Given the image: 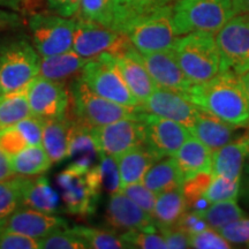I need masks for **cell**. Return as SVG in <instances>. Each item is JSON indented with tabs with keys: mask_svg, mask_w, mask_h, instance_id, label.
<instances>
[{
	"mask_svg": "<svg viewBox=\"0 0 249 249\" xmlns=\"http://www.w3.org/2000/svg\"><path fill=\"white\" fill-rule=\"evenodd\" d=\"M181 96L200 110L236 127L249 123L247 96L240 77L231 71L218 73L204 82L193 83Z\"/></svg>",
	"mask_w": 249,
	"mask_h": 249,
	"instance_id": "1",
	"label": "cell"
},
{
	"mask_svg": "<svg viewBox=\"0 0 249 249\" xmlns=\"http://www.w3.org/2000/svg\"><path fill=\"white\" fill-rule=\"evenodd\" d=\"M172 51L185 75L193 83L213 79L219 73V53L213 34L191 33L178 36Z\"/></svg>",
	"mask_w": 249,
	"mask_h": 249,
	"instance_id": "2",
	"label": "cell"
},
{
	"mask_svg": "<svg viewBox=\"0 0 249 249\" xmlns=\"http://www.w3.org/2000/svg\"><path fill=\"white\" fill-rule=\"evenodd\" d=\"M68 90L73 104L74 119L91 128L121 119H141V107H124L102 97L93 92L80 75L71 81Z\"/></svg>",
	"mask_w": 249,
	"mask_h": 249,
	"instance_id": "3",
	"label": "cell"
},
{
	"mask_svg": "<svg viewBox=\"0 0 249 249\" xmlns=\"http://www.w3.org/2000/svg\"><path fill=\"white\" fill-rule=\"evenodd\" d=\"M233 17L231 0H176L172 5L177 36L191 33L214 35Z\"/></svg>",
	"mask_w": 249,
	"mask_h": 249,
	"instance_id": "4",
	"label": "cell"
},
{
	"mask_svg": "<svg viewBox=\"0 0 249 249\" xmlns=\"http://www.w3.org/2000/svg\"><path fill=\"white\" fill-rule=\"evenodd\" d=\"M172 5L140 15L124 23L119 31L128 37L132 45L141 54L172 49L178 37L174 31Z\"/></svg>",
	"mask_w": 249,
	"mask_h": 249,
	"instance_id": "5",
	"label": "cell"
},
{
	"mask_svg": "<svg viewBox=\"0 0 249 249\" xmlns=\"http://www.w3.org/2000/svg\"><path fill=\"white\" fill-rule=\"evenodd\" d=\"M57 183L66 213L79 216L95 213L103 192L95 166L86 167L73 161L58 174Z\"/></svg>",
	"mask_w": 249,
	"mask_h": 249,
	"instance_id": "6",
	"label": "cell"
},
{
	"mask_svg": "<svg viewBox=\"0 0 249 249\" xmlns=\"http://www.w3.org/2000/svg\"><path fill=\"white\" fill-rule=\"evenodd\" d=\"M40 55L23 37L0 43V90L1 93L29 86L39 74Z\"/></svg>",
	"mask_w": 249,
	"mask_h": 249,
	"instance_id": "7",
	"label": "cell"
},
{
	"mask_svg": "<svg viewBox=\"0 0 249 249\" xmlns=\"http://www.w3.org/2000/svg\"><path fill=\"white\" fill-rule=\"evenodd\" d=\"M75 18L58 14L35 13L30 15L28 26L31 44L40 57H48L73 50Z\"/></svg>",
	"mask_w": 249,
	"mask_h": 249,
	"instance_id": "8",
	"label": "cell"
},
{
	"mask_svg": "<svg viewBox=\"0 0 249 249\" xmlns=\"http://www.w3.org/2000/svg\"><path fill=\"white\" fill-rule=\"evenodd\" d=\"M80 76L93 92L102 97L124 107H139V101L124 82L111 54L105 53L89 60Z\"/></svg>",
	"mask_w": 249,
	"mask_h": 249,
	"instance_id": "9",
	"label": "cell"
},
{
	"mask_svg": "<svg viewBox=\"0 0 249 249\" xmlns=\"http://www.w3.org/2000/svg\"><path fill=\"white\" fill-rule=\"evenodd\" d=\"M219 73L231 71L238 76L249 70V15H234L216 33Z\"/></svg>",
	"mask_w": 249,
	"mask_h": 249,
	"instance_id": "10",
	"label": "cell"
},
{
	"mask_svg": "<svg viewBox=\"0 0 249 249\" xmlns=\"http://www.w3.org/2000/svg\"><path fill=\"white\" fill-rule=\"evenodd\" d=\"M75 21L73 51L81 57L91 60L105 53L119 55L133 48L128 37L120 31L77 17Z\"/></svg>",
	"mask_w": 249,
	"mask_h": 249,
	"instance_id": "11",
	"label": "cell"
},
{
	"mask_svg": "<svg viewBox=\"0 0 249 249\" xmlns=\"http://www.w3.org/2000/svg\"><path fill=\"white\" fill-rule=\"evenodd\" d=\"M91 134L99 154L117 158L144 143L145 127L141 119H121L92 127Z\"/></svg>",
	"mask_w": 249,
	"mask_h": 249,
	"instance_id": "12",
	"label": "cell"
},
{
	"mask_svg": "<svg viewBox=\"0 0 249 249\" xmlns=\"http://www.w3.org/2000/svg\"><path fill=\"white\" fill-rule=\"evenodd\" d=\"M31 114L43 120L67 116L71 104L70 90L65 82L37 76L28 86Z\"/></svg>",
	"mask_w": 249,
	"mask_h": 249,
	"instance_id": "13",
	"label": "cell"
},
{
	"mask_svg": "<svg viewBox=\"0 0 249 249\" xmlns=\"http://www.w3.org/2000/svg\"><path fill=\"white\" fill-rule=\"evenodd\" d=\"M141 120L145 127L144 144L160 160L173 156L191 136L189 129L177 121L142 112Z\"/></svg>",
	"mask_w": 249,
	"mask_h": 249,
	"instance_id": "14",
	"label": "cell"
},
{
	"mask_svg": "<svg viewBox=\"0 0 249 249\" xmlns=\"http://www.w3.org/2000/svg\"><path fill=\"white\" fill-rule=\"evenodd\" d=\"M139 107L148 113L177 121L188 129L192 128L200 112V108L180 93L160 87L144 102L140 103Z\"/></svg>",
	"mask_w": 249,
	"mask_h": 249,
	"instance_id": "15",
	"label": "cell"
},
{
	"mask_svg": "<svg viewBox=\"0 0 249 249\" xmlns=\"http://www.w3.org/2000/svg\"><path fill=\"white\" fill-rule=\"evenodd\" d=\"M105 218L108 225L114 229L157 232V226L151 214L120 191L111 194L108 198Z\"/></svg>",
	"mask_w": 249,
	"mask_h": 249,
	"instance_id": "16",
	"label": "cell"
},
{
	"mask_svg": "<svg viewBox=\"0 0 249 249\" xmlns=\"http://www.w3.org/2000/svg\"><path fill=\"white\" fill-rule=\"evenodd\" d=\"M141 59L152 80L160 88L183 95L193 85L177 62L172 49L141 54Z\"/></svg>",
	"mask_w": 249,
	"mask_h": 249,
	"instance_id": "17",
	"label": "cell"
},
{
	"mask_svg": "<svg viewBox=\"0 0 249 249\" xmlns=\"http://www.w3.org/2000/svg\"><path fill=\"white\" fill-rule=\"evenodd\" d=\"M34 239H42L58 230L68 229V222L54 213L21 207L9 216L1 225Z\"/></svg>",
	"mask_w": 249,
	"mask_h": 249,
	"instance_id": "18",
	"label": "cell"
},
{
	"mask_svg": "<svg viewBox=\"0 0 249 249\" xmlns=\"http://www.w3.org/2000/svg\"><path fill=\"white\" fill-rule=\"evenodd\" d=\"M111 59L139 103L144 102L157 88V85L143 64L141 53L134 46L119 55L111 54Z\"/></svg>",
	"mask_w": 249,
	"mask_h": 249,
	"instance_id": "19",
	"label": "cell"
},
{
	"mask_svg": "<svg viewBox=\"0 0 249 249\" xmlns=\"http://www.w3.org/2000/svg\"><path fill=\"white\" fill-rule=\"evenodd\" d=\"M248 151L249 130L235 141L229 142L213 152L211 176H220L231 180L241 179Z\"/></svg>",
	"mask_w": 249,
	"mask_h": 249,
	"instance_id": "20",
	"label": "cell"
},
{
	"mask_svg": "<svg viewBox=\"0 0 249 249\" xmlns=\"http://www.w3.org/2000/svg\"><path fill=\"white\" fill-rule=\"evenodd\" d=\"M235 128L234 124L200 110L189 133L213 152L232 141Z\"/></svg>",
	"mask_w": 249,
	"mask_h": 249,
	"instance_id": "21",
	"label": "cell"
},
{
	"mask_svg": "<svg viewBox=\"0 0 249 249\" xmlns=\"http://www.w3.org/2000/svg\"><path fill=\"white\" fill-rule=\"evenodd\" d=\"M173 158L181 170L185 180L198 173H211L213 151L192 135L182 143L173 155Z\"/></svg>",
	"mask_w": 249,
	"mask_h": 249,
	"instance_id": "22",
	"label": "cell"
},
{
	"mask_svg": "<svg viewBox=\"0 0 249 249\" xmlns=\"http://www.w3.org/2000/svg\"><path fill=\"white\" fill-rule=\"evenodd\" d=\"M73 124L74 120L67 116L44 120L42 145L53 164L60 163L68 158Z\"/></svg>",
	"mask_w": 249,
	"mask_h": 249,
	"instance_id": "23",
	"label": "cell"
},
{
	"mask_svg": "<svg viewBox=\"0 0 249 249\" xmlns=\"http://www.w3.org/2000/svg\"><path fill=\"white\" fill-rule=\"evenodd\" d=\"M22 207L54 214L62 210L60 196L52 188L49 180L42 174L26 177L22 195Z\"/></svg>",
	"mask_w": 249,
	"mask_h": 249,
	"instance_id": "24",
	"label": "cell"
},
{
	"mask_svg": "<svg viewBox=\"0 0 249 249\" xmlns=\"http://www.w3.org/2000/svg\"><path fill=\"white\" fill-rule=\"evenodd\" d=\"M116 160L123 188L127 185L142 182L143 177L158 160L154 152L143 143L120 155Z\"/></svg>",
	"mask_w": 249,
	"mask_h": 249,
	"instance_id": "25",
	"label": "cell"
},
{
	"mask_svg": "<svg viewBox=\"0 0 249 249\" xmlns=\"http://www.w3.org/2000/svg\"><path fill=\"white\" fill-rule=\"evenodd\" d=\"M88 61L89 59L81 57L73 50L64 53L40 57L38 76L65 82L79 76Z\"/></svg>",
	"mask_w": 249,
	"mask_h": 249,
	"instance_id": "26",
	"label": "cell"
},
{
	"mask_svg": "<svg viewBox=\"0 0 249 249\" xmlns=\"http://www.w3.org/2000/svg\"><path fill=\"white\" fill-rule=\"evenodd\" d=\"M183 182V174L173 156L156 161L142 179L143 185L156 194L182 188Z\"/></svg>",
	"mask_w": 249,
	"mask_h": 249,
	"instance_id": "27",
	"label": "cell"
},
{
	"mask_svg": "<svg viewBox=\"0 0 249 249\" xmlns=\"http://www.w3.org/2000/svg\"><path fill=\"white\" fill-rule=\"evenodd\" d=\"M188 210L182 188L164 192L157 195L151 217L157 229L174 226L181 216Z\"/></svg>",
	"mask_w": 249,
	"mask_h": 249,
	"instance_id": "28",
	"label": "cell"
},
{
	"mask_svg": "<svg viewBox=\"0 0 249 249\" xmlns=\"http://www.w3.org/2000/svg\"><path fill=\"white\" fill-rule=\"evenodd\" d=\"M99 152L92 138L91 127L74 119L71 134L68 158H74V163L86 167H92L93 161L99 157Z\"/></svg>",
	"mask_w": 249,
	"mask_h": 249,
	"instance_id": "29",
	"label": "cell"
},
{
	"mask_svg": "<svg viewBox=\"0 0 249 249\" xmlns=\"http://www.w3.org/2000/svg\"><path fill=\"white\" fill-rule=\"evenodd\" d=\"M11 163L14 173L24 177L40 176L49 171L53 164L42 144L28 145L17 155L12 156Z\"/></svg>",
	"mask_w": 249,
	"mask_h": 249,
	"instance_id": "30",
	"label": "cell"
},
{
	"mask_svg": "<svg viewBox=\"0 0 249 249\" xmlns=\"http://www.w3.org/2000/svg\"><path fill=\"white\" fill-rule=\"evenodd\" d=\"M33 116L28 101V86L0 95V128L14 126Z\"/></svg>",
	"mask_w": 249,
	"mask_h": 249,
	"instance_id": "31",
	"label": "cell"
},
{
	"mask_svg": "<svg viewBox=\"0 0 249 249\" xmlns=\"http://www.w3.org/2000/svg\"><path fill=\"white\" fill-rule=\"evenodd\" d=\"M176 0H113L114 2V22L113 29L118 30L133 18L140 15L172 5Z\"/></svg>",
	"mask_w": 249,
	"mask_h": 249,
	"instance_id": "32",
	"label": "cell"
},
{
	"mask_svg": "<svg viewBox=\"0 0 249 249\" xmlns=\"http://www.w3.org/2000/svg\"><path fill=\"white\" fill-rule=\"evenodd\" d=\"M26 177L14 174L0 180V226L14 211L22 207V195Z\"/></svg>",
	"mask_w": 249,
	"mask_h": 249,
	"instance_id": "33",
	"label": "cell"
},
{
	"mask_svg": "<svg viewBox=\"0 0 249 249\" xmlns=\"http://www.w3.org/2000/svg\"><path fill=\"white\" fill-rule=\"evenodd\" d=\"M200 214L209 227L213 229H219L233 220L246 216L245 211L236 203V200L216 202L210 204L205 210L200 211Z\"/></svg>",
	"mask_w": 249,
	"mask_h": 249,
	"instance_id": "34",
	"label": "cell"
},
{
	"mask_svg": "<svg viewBox=\"0 0 249 249\" xmlns=\"http://www.w3.org/2000/svg\"><path fill=\"white\" fill-rule=\"evenodd\" d=\"M76 17L113 29V0H81L80 11Z\"/></svg>",
	"mask_w": 249,
	"mask_h": 249,
	"instance_id": "35",
	"label": "cell"
},
{
	"mask_svg": "<svg viewBox=\"0 0 249 249\" xmlns=\"http://www.w3.org/2000/svg\"><path fill=\"white\" fill-rule=\"evenodd\" d=\"M71 229L79 234L88 248L92 249H124L128 248L120 236H118L114 232L104 231V230L93 229V227L87 226H74Z\"/></svg>",
	"mask_w": 249,
	"mask_h": 249,
	"instance_id": "36",
	"label": "cell"
},
{
	"mask_svg": "<svg viewBox=\"0 0 249 249\" xmlns=\"http://www.w3.org/2000/svg\"><path fill=\"white\" fill-rule=\"evenodd\" d=\"M240 180H231L220 176H213L204 193V197L210 204L216 202L236 200L240 192Z\"/></svg>",
	"mask_w": 249,
	"mask_h": 249,
	"instance_id": "37",
	"label": "cell"
},
{
	"mask_svg": "<svg viewBox=\"0 0 249 249\" xmlns=\"http://www.w3.org/2000/svg\"><path fill=\"white\" fill-rule=\"evenodd\" d=\"M40 249H88V245L71 227L58 230L39 239Z\"/></svg>",
	"mask_w": 249,
	"mask_h": 249,
	"instance_id": "38",
	"label": "cell"
},
{
	"mask_svg": "<svg viewBox=\"0 0 249 249\" xmlns=\"http://www.w3.org/2000/svg\"><path fill=\"white\" fill-rule=\"evenodd\" d=\"M99 155H101L99 156V163L95 165V167L97 171L102 191L110 193V194L119 192L121 183L116 158L103 154Z\"/></svg>",
	"mask_w": 249,
	"mask_h": 249,
	"instance_id": "39",
	"label": "cell"
},
{
	"mask_svg": "<svg viewBox=\"0 0 249 249\" xmlns=\"http://www.w3.org/2000/svg\"><path fill=\"white\" fill-rule=\"evenodd\" d=\"M120 238L126 242L128 248L141 249H165L166 242L161 234L157 232L139 231V230H128Z\"/></svg>",
	"mask_w": 249,
	"mask_h": 249,
	"instance_id": "40",
	"label": "cell"
},
{
	"mask_svg": "<svg viewBox=\"0 0 249 249\" xmlns=\"http://www.w3.org/2000/svg\"><path fill=\"white\" fill-rule=\"evenodd\" d=\"M191 248L196 249H230L231 244L223 238L213 227L189 235Z\"/></svg>",
	"mask_w": 249,
	"mask_h": 249,
	"instance_id": "41",
	"label": "cell"
},
{
	"mask_svg": "<svg viewBox=\"0 0 249 249\" xmlns=\"http://www.w3.org/2000/svg\"><path fill=\"white\" fill-rule=\"evenodd\" d=\"M120 192L124 193L126 196H128L130 200L135 202L139 207H141L143 210H145L151 214L158 194L150 191L147 186L143 185L142 182H136L123 187Z\"/></svg>",
	"mask_w": 249,
	"mask_h": 249,
	"instance_id": "42",
	"label": "cell"
},
{
	"mask_svg": "<svg viewBox=\"0 0 249 249\" xmlns=\"http://www.w3.org/2000/svg\"><path fill=\"white\" fill-rule=\"evenodd\" d=\"M223 238L233 245L249 244V218H239L219 229H214Z\"/></svg>",
	"mask_w": 249,
	"mask_h": 249,
	"instance_id": "43",
	"label": "cell"
},
{
	"mask_svg": "<svg viewBox=\"0 0 249 249\" xmlns=\"http://www.w3.org/2000/svg\"><path fill=\"white\" fill-rule=\"evenodd\" d=\"M0 249H40L39 239L0 226Z\"/></svg>",
	"mask_w": 249,
	"mask_h": 249,
	"instance_id": "44",
	"label": "cell"
},
{
	"mask_svg": "<svg viewBox=\"0 0 249 249\" xmlns=\"http://www.w3.org/2000/svg\"><path fill=\"white\" fill-rule=\"evenodd\" d=\"M26 147H28V143L17 127L8 126L0 128V149L8 157L17 155Z\"/></svg>",
	"mask_w": 249,
	"mask_h": 249,
	"instance_id": "45",
	"label": "cell"
},
{
	"mask_svg": "<svg viewBox=\"0 0 249 249\" xmlns=\"http://www.w3.org/2000/svg\"><path fill=\"white\" fill-rule=\"evenodd\" d=\"M14 126L18 129V132L22 134L28 145L42 144L44 120L35 116H30L26 119L21 120L20 123L14 124Z\"/></svg>",
	"mask_w": 249,
	"mask_h": 249,
	"instance_id": "46",
	"label": "cell"
},
{
	"mask_svg": "<svg viewBox=\"0 0 249 249\" xmlns=\"http://www.w3.org/2000/svg\"><path fill=\"white\" fill-rule=\"evenodd\" d=\"M211 178H213L211 173H198L193 178L185 180L182 185V193L186 197L187 204L189 205L192 202L204 196Z\"/></svg>",
	"mask_w": 249,
	"mask_h": 249,
	"instance_id": "47",
	"label": "cell"
},
{
	"mask_svg": "<svg viewBox=\"0 0 249 249\" xmlns=\"http://www.w3.org/2000/svg\"><path fill=\"white\" fill-rule=\"evenodd\" d=\"M174 227L191 235L194 234V233L203 231L207 227H209V225L202 218L200 213H197V211H189V213H185L182 214Z\"/></svg>",
	"mask_w": 249,
	"mask_h": 249,
	"instance_id": "48",
	"label": "cell"
},
{
	"mask_svg": "<svg viewBox=\"0 0 249 249\" xmlns=\"http://www.w3.org/2000/svg\"><path fill=\"white\" fill-rule=\"evenodd\" d=\"M161 236L166 242V247L171 249H187L191 248L189 244V235L177 227H163L158 229Z\"/></svg>",
	"mask_w": 249,
	"mask_h": 249,
	"instance_id": "49",
	"label": "cell"
},
{
	"mask_svg": "<svg viewBox=\"0 0 249 249\" xmlns=\"http://www.w3.org/2000/svg\"><path fill=\"white\" fill-rule=\"evenodd\" d=\"M50 9L64 18L76 17L80 11L81 0H46Z\"/></svg>",
	"mask_w": 249,
	"mask_h": 249,
	"instance_id": "50",
	"label": "cell"
},
{
	"mask_svg": "<svg viewBox=\"0 0 249 249\" xmlns=\"http://www.w3.org/2000/svg\"><path fill=\"white\" fill-rule=\"evenodd\" d=\"M22 22V18L18 13H15V12L0 9V31L15 29V28L20 27Z\"/></svg>",
	"mask_w": 249,
	"mask_h": 249,
	"instance_id": "51",
	"label": "cell"
},
{
	"mask_svg": "<svg viewBox=\"0 0 249 249\" xmlns=\"http://www.w3.org/2000/svg\"><path fill=\"white\" fill-rule=\"evenodd\" d=\"M14 170L12 167L11 157H8L4 151L0 149V180L7 179L14 176Z\"/></svg>",
	"mask_w": 249,
	"mask_h": 249,
	"instance_id": "52",
	"label": "cell"
},
{
	"mask_svg": "<svg viewBox=\"0 0 249 249\" xmlns=\"http://www.w3.org/2000/svg\"><path fill=\"white\" fill-rule=\"evenodd\" d=\"M233 14L249 15V0H231Z\"/></svg>",
	"mask_w": 249,
	"mask_h": 249,
	"instance_id": "53",
	"label": "cell"
},
{
	"mask_svg": "<svg viewBox=\"0 0 249 249\" xmlns=\"http://www.w3.org/2000/svg\"><path fill=\"white\" fill-rule=\"evenodd\" d=\"M21 2L22 0H0V6L12 9V11H18L20 9Z\"/></svg>",
	"mask_w": 249,
	"mask_h": 249,
	"instance_id": "54",
	"label": "cell"
},
{
	"mask_svg": "<svg viewBox=\"0 0 249 249\" xmlns=\"http://www.w3.org/2000/svg\"><path fill=\"white\" fill-rule=\"evenodd\" d=\"M239 77H240L242 87H244L245 93H246V96H247V99H248V103H249V70Z\"/></svg>",
	"mask_w": 249,
	"mask_h": 249,
	"instance_id": "55",
	"label": "cell"
},
{
	"mask_svg": "<svg viewBox=\"0 0 249 249\" xmlns=\"http://www.w3.org/2000/svg\"><path fill=\"white\" fill-rule=\"evenodd\" d=\"M244 170L245 172L249 174V151L247 154V157H246V161H245V166H244Z\"/></svg>",
	"mask_w": 249,
	"mask_h": 249,
	"instance_id": "56",
	"label": "cell"
},
{
	"mask_svg": "<svg viewBox=\"0 0 249 249\" xmlns=\"http://www.w3.org/2000/svg\"><path fill=\"white\" fill-rule=\"evenodd\" d=\"M0 95H1V90H0Z\"/></svg>",
	"mask_w": 249,
	"mask_h": 249,
	"instance_id": "57",
	"label": "cell"
}]
</instances>
